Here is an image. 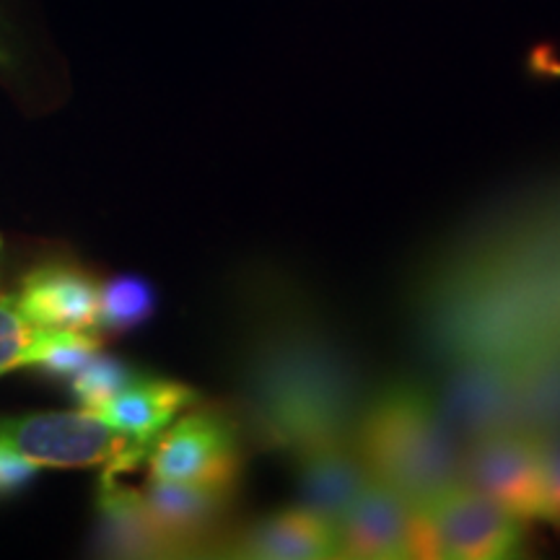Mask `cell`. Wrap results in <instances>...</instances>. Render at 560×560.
<instances>
[{
    "mask_svg": "<svg viewBox=\"0 0 560 560\" xmlns=\"http://www.w3.org/2000/svg\"><path fill=\"white\" fill-rule=\"evenodd\" d=\"M293 454L299 462V506L340 527L363 488L374 480L359 450L340 436L314 441Z\"/></svg>",
    "mask_w": 560,
    "mask_h": 560,
    "instance_id": "9c48e42d",
    "label": "cell"
},
{
    "mask_svg": "<svg viewBox=\"0 0 560 560\" xmlns=\"http://www.w3.org/2000/svg\"><path fill=\"white\" fill-rule=\"evenodd\" d=\"M37 465L19 457V454L0 439V495L16 493V490L24 488L26 482L37 475Z\"/></svg>",
    "mask_w": 560,
    "mask_h": 560,
    "instance_id": "d6986e66",
    "label": "cell"
},
{
    "mask_svg": "<svg viewBox=\"0 0 560 560\" xmlns=\"http://www.w3.org/2000/svg\"><path fill=\"white\" fill-rule=\"evenodd\" d=\"M462 486L488 495L524 522L542 511V439L524 429H503L465 446Z\"/></svg>",
    "mask_w": 560,
    "mask_h": 560,
    "instance_id": "5b68a950",
    "label": "cell"
},
{
    "mask_svg": "<svg viewBox=\"0 0 560 560\" xmlns=\"http://www.w3.org/2000/svg\"><path fill=\"white\" fill-rule=\"evenodd\" d=\"M195 400H198V392L187 384L136 376L107 405H102L94 412H100L112 429L125 433L151 452V446L156 444L161 433L170 429L172 420L185 408H190Z\"/></svg>",
    "mask_w": 560,
    "mask_h": 560,
    "instance_id": "7c38bea8",
    "label": "cell"
},
{
    "mask_svg": "<svg viewBox=\"0 0 560 560\" xmlns=\"http://www.w3.org/2000/svg\"><path fill=\"white\" fill-rule=\"evenodd\" d=\"M244 467L240 429L226 412L202 408L170 425L149 452L151 480L236 488Z\"/></svg>",
    "mask_w": 560,
    "mask_h": 560,
    "instance_id": "3957f363",
    "label": "cell"
},
{
    "mask_svg": "<svg viewBox=\"0 0 560 560\" xmlns=\"http://www.w3.org/2000/svg\"><path fill=\"white\" fill-rule=\"evenodd\" d=\"M340 558H441L429 509L371 480L338 527Z\"/></svg>",
    "mask_w": 560,
    "mask_h": 560,
    "instance_id": "277c9868",
    "label": "cell"
},
{
    "mask_svg": "<svg viewBox=\"0 0 560 560\" xmlns=\"http://www.w3.org/2000/svg\"><path fill=\"white\" fill-rule=\"evenodd\" d=\"M136 376L128 363L96 353L79 374L70 376V392L83 410H100Z\"/></svg>",
    "mask_w": 560,
    "mask_h": 560,
    "instance_id": "e0dca14e",
    "label": "cell"
},
{
    "mask_svg": "<svg viewBox=\"0 0 560 560\" xmlns=\"http://www.w3.org/2000/svg\"><path fill=\"white\" fill-rule=\"evenodd\" d=\"M429 514L436 527L441 558H520L527 548V522L467 486L446 490L431 503Z\"/></svg>",
    "mask_w": 560,
    "mask_h": 560,
    "instance_id": "8992f818",
    "label": "cell"
},
{
    "mask_svg": "<svg viewBox=\"0 0 560 560\" xmlns=\"http://www.w3.org/2000/svg\"><path fill=\"white\" fill-rule=\"evenodd\" d=\"M355 450L371 478L418 509L462 486L465 441L450 429L439 405L410 384L382 392L361 420Z\"/></svg>",
    "mask_w": 560,
    "mask_h": 560,
    "instance_id": "6da1fadb",
    "label": "cell"
},
{
    "mask_svg": "<svg viewBox=\"0 0 560 560\" xmlns=\"http://www.w3.org/2000/svg\"><path fill=\"white\" fill-rule=\"evenodd\" d=\"M520 371L501 361L462 363L441 397V416L462 441L516 429Z\"/></svg>",
    "mask_w": 560,
    "mask_h": 560,
    "instance_id": "52a82bcc",
    "label": "cell"
},
{
    "mask_svg": "<svg viewBox=\"0 0 560 560\" xmlns=\"http://www.w3.org/2000/svg\"><path fill=\"white\" fill-rule=\"evenodd\" d=\"M231 552L262 560H314L340 558L338 527L306 509H283L262 516L244 529Z\"/></svg>",
    "mask_w": 560,
    "mask_h": 560,
    "instance_id": "8fae6325",
    "label": "cell"
},
{
    "mask_svg": "<svg viewBox=\"0 0 560 560\" xmlns=\"http://www.w3.org/2000/svg\"><path fill=\"white\" fill-rule=\"evenodd\" d=\"M96 509H100L96 545L104 556L172 558L164 537L159 535V529L145 514L140 490L120 486L117 475H102Z\"/></svg>",
    "mask_w": 560,
    "mask_h": 560,
    "instance_id": "4fadbf2b",
    "label": "cell"
},
{
    "mask_svg": "<svg viewBox=\"0 0 560 560\" xmlns=\"http://www.w3.org/2000/svg\"><path fill=\"white\" fill-rule=\"evenodd\" d=\"M156 291L145 278L117 276L100 285V319L96 330L128 332L153 317Z\"/></svg>",
    "mask_w": 560,
    "mask_h": 560,
    "instance_id": "5bb4252c",
    "label": "cell"
},
{
    "mask_svg": "<svg viewBox=\"0 0 560 560\" xmlns=\"http://www.w3.org/2000/svg\"><path fill=\"white\" fill-rule=\"evenodd\" d=\"M47 327L32 325L19 310L16 296H0V374L34 366Z\"/></svg>",
    "mask_w": 560,
    "mask_h": 560,
    "instance_id": "2e32d148",
    "label": "cell"
},
{
    "mask_svg": "<svg viewBox=\"0 0 560 560\" xmlns=\"http://www.w3.org/2000/svg\"><path fill=\"white\" fill-rule=\"evenodd\" d=\"M102 353V340L94 330H47L34 366L52 380H70Z\"/></svg>",
    "mask_w": 560,
    "mask_h": 560,
    "instance_id": "9a60e30c",
    "label": "cell"
},
{
    "mask_svg": "<svg viewBox=\"0 0 560 560\" xmlns=\"http://www.w3.org/2000/svg\"><path fill=\"white\" fill-rule=\"evenodd\" d=\"M0 439L37 467L102 465L107 475H120L149 457L145 446L112 429L100 412L83 408L0 420Z\"/></svg>",
    "mask_w": 560,
    "mask_h": 560,
    "instance_id": "7a4b0ae2",
    "label": "cell"
},
{
    "mask_svg": "<svg viewBox=\"0 0 560 560\" xmlns=\"http://www.w3.org/2000/svg\"><path fill=\"white\" fill-rule=\"evenodd\" d=\"M542 511L540 520L560 529V429L542 433Z\"/></svg>",
    "mask_w": 560,
    "mask_h": 560,
    "instance_id": "ac0fdd59",
    "label": "cell"
},
{
    "mask_svg": "<svg viewBox=\"0 0 560 560\" xmlns=\"http://www.w3.org/2000/svg\"><path fill=\"white\" fill-rule=\"evenodd\" d=\"M234 490L151 480L149 488L140 490V499L172 558H177L208 548L210 537L219 532L231 511Z\"/></svg>",
    "mask_w": 560,
    "mask_h": 560,
    "instance_id": "ba28073f",
    "label": "cell"
},
{
    "mask_svg": "<svg viewBox=\"0 0 560 560\" xmlns=\"http://www.w3.org/2000/svg\"><path fill=\"white\" fill-rule=\"evenodd\" d=\"M19 310L47 330H94L100 319V283L73 265H39L21 283Z\"/></svg>",
    "mask_w": 560,
    "mask_h": 560,
    "instance_id": "30bf717a",
    "label": "cell"
}]
</instances>
